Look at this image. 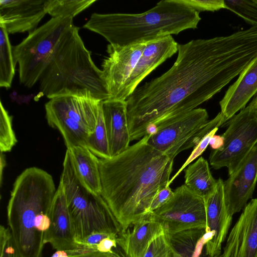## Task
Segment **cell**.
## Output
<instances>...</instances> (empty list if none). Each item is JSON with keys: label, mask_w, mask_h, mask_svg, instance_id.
Masks as SVG:
<instances>
[{"label": "cell", "mask_w": 257, "mask_h": 257, "mask_svg": "<svg viewBox=\"0 0 257 257\" xmlns=\"http://www.w3.org/2000/svg\"><path fill=\"white\" fill-rule=\"evenodd\" d=\"M95 0H48L45 3L47 14L52 18H73L92 5Z\"/></svg>", "instance_id": "484cf974"}, {"label": "cell", "mask_w": 257, "mask_h": 257, "mask_svg": "<svg viewBox=\"0 0 257 257\" xmlns=\"http://www.w3.org/2000/svg\"><path fill=\"white\" fill-rule=\"evenodd\" d=\"M204 200L206 216L205 231L207 238L205 247V254L207 257H218L221 254V246L232 218L227 210L224 181L222 179L217 180L215 191Z\"/></svg>", "instance_id": "5bb4252c"}, {"label": "cell", "mask_w": 257, "mask_h": 257, "mask_svg": "<svg viewBox=\"0 0 257 257\" xmlns=\"http://www.w3.org/2000/svg\"><path fill=\"white\" fill-rule=\"evenodd\" d=\"M73 25L72 18H52L13 47L15 64L19 65L21 84L31 88L39 81L61 36Z\"/></svg>", "instance_id": "9c48e42d"}, {"label": "cell", "mask_w": 257, "mask_h": 257, "mask_svg": "<svg viewBox=\"0 0 257 257\" xmlns=\"http://www.w3.org/2000/svg\"><path fill=\"white\" fill-rule=\"evenodd\" d=\"M222 135L223 145L209 156L210 165L215 169L226 167L232 174L257 143V114L247 105L230 118Z\"/></svg>", "instance_id": "30bf717a"}, {"label": "cell", "mask_w": 257, "mask_h": 257, "mask_svg": "<svg viewBox=\"0 0 257 257\" xmlns=\"http://www.w3.org/2000/svg\"><path fill=\"white\" fill-rule=\"evenodd\" d=\"M257 93V57L239 74L219 102L221 112L228 121L246 107Z\"/></svg>", "instance_id": "44dd1931"}, {"label": "cell", "mask_w": 257, "mask_h": 257, "mask_svg": "<svg viewBox=\"0 0 257 257\" xmlns=\"http://www.w3.org/2000/svg\"><path fill=\"white\" fill-rule=\"evenodd\" d=\"M147 42L122 47L113 46L110 44L107 45L108 55L103 60L101 66L110 94L108 99L119 100L124 85L140 58Z\"/></svg>", "instance_id": "7c38bea8"}, {"label": "cell", "mask_w": 257, "mask_h": 257, "mask_svg": "<svg viewBox=\"0 0 257 257\" xmlns=\"http://www.w3.org/2000/svg\"><path fill=\"white\" fill-rule=\"evenodd\" d=\"M255 113L257 114V93L248 105Z\"/></svg>", "instance_id": "74e56055"}, {"label": "cell", "mask_w": 257, "mask_h": 257, "mask_svg": "<svg viewBox=\"0 0 257 257\" xmlns=\"http://www.w3.org/2000/svg\"><path fill=\"white\" fill-rule=\"evenodd\" d=\"M173 194L174 191L170 186H166L159 191L154 198L148 209V213L160 207L173 196Z\"/></svg>", "instance_id": "836d02e7"}, {"label": "cell", "mask_w": 257, "mask_h": 257, "mask_svg": "<svg viewBox=\"0 0 257 257\" xmlns=\"http://www.w3.org/2000/svg\"><path fill=\"white\" fill-rule=\"evenodd\" d=\"M151 213L168 236L189 229L206 228L205 200L184 184L177 187L168 201Z\"/></svg>", "instance_id": "8fae6325"}, {"label": "cell", "mask_w": 257, "mask_h": 257, "mask_svg": "<svg viewBox=\"0 0 257 257\" xmlns=\"http://www.w3.org/2000/svg\"><path fill=\"white\" fill-rule=\"evenodd\" d=\"M226 120L221 112L208 120L204 108H196L171 120L152 125L147 130L148 143L174 160L181 152L195 147Z\"/></svg>", "instance_id": "52a82bcc"}, {"label": "cell", "mask_w": 257, "mask_h": 257, "mask_svg": "<svg viewBox=\"0 0 257 257\" xmlns=\"http://www.w3.org/2000/svg\"><path fill=\"white\" fill-rule=\"evenodd\" d=\"M86 147L96 156L101 159L111 158L106 130L103 118L102 103L94 132L87 138Z\"/></svg>", "instance_id": "4316f807"}, {"label": "cell", "mask_w": 257, "mask_h": 257, "mask_svg": "<svg viewBox=\"0 0 257 257\" xmlns=\"http://www.w3.org/2000/svg\"><path fill=\"white\" fill-rule=\"evenodd\" d=\"M15 64L9 33L0 24V86L11 87L15 73Z\"/></svg>", "instance_id": "d4e9b609"}, {"label": "cell", "mask_w": 257, "mask_h": 257, "mask_svg": "<svg viewBox=\"0 0 257 257\" xmlns=\"http://www.w3.org/2000/svg\"><path fill=\"white\" fill-rule=\"evenodd\" d=\"M51 257H69L66 251L56 250Z\"/></svg>", "instance_id": "f35d334b"}, {"label": "cell", "mask_w": 257, "mask_h": 257, "mask_svg": "<svg viewBox=\"0 0 257 257\" xmlns=\"http://www.w3.org/2000/svg\"><path fill=\"white\" fill-rule=\"evenodd\" d=\"M184 178V185L204 199L214 192L217 185L207 161L202 157L187 167Z\"/></svg>", "instance_id": "603a6c76"}, {"label": "cell", "mask_w": 257, "mask_h": 257, "mask_svg": "<svg viewBox=\"0 0 257 257\" xmlns=\"http://www.w3.org/2000/svg\"><path fill=\"white\" fill-rule=\"evenodd\" d=\"M0 257H21L8 227L0 226Z\"/></svg>", "instance_id": "4dcf8cb0"}, {"label": "cell", "mask_w": 257, "mask_h": 257, "mask_svg": "<svg viewBox=\"0 0 257 257\" xmlns=\"http://www.w3.org/2000/svg\"><path fill=\"white\" fill-rule=\"evenodd\" d=\"M200 20L199 12L181 0H163L141 14L93 13L83 28L122 47L195 29Z\"/></svg>", "instance_id": "277c9868"}, {"label": "cell", "mask_w": 257, "mask_h": 257, "mask_svg": "<svg viewBox=\"0 0 257 257\" xmlns=\"http://www.w3.org/2000/svg\"><path fill=\"white\" fill-rule=\"evenodd\" d=\"M69 257H111L105 253L94 251V252H85L75 254L69 256Z\"/></svg>", "instance_id": "d590c367"}, {"label": "cell", "mask_w": 257, "mask_h": 257, "mask_svg": "<svg viewBox=\"0 0 257 257\" xmlns=\"http://www.w3.org/2000/svg\"><path fill=\"white\" fill-rule=\"evenodd\" d=\"M70 152L77 173L83 183L94 193L101 191L99 159L86 147L76 146Z\"/></svg>", "instance_id": "7402d4cb"}, {"label": "cell", "mask_w": 257, "mask_h": 257, "mask_svg": "<svg viewBox=\"0 0 257 257\" xmlns=\"http://www.w3.org/2000/svg\"><path fill=\"white\" fill-rule=\"evenodd\" d=\"M44 241L56 250H71L78 246L64 188L60 181L52 204L51 223L44 234Z\"/></svg>", "instance_id": "ac0fdd59"}, {"label": "cell", "mask_w": 257, "mask_h": 257, "mask_svg": "<svg viewBox=\"0 0 257 257\" xmlns=\"http://www.w3.org/2000/svg\"><path fill=\"white\" fill-rule=\"evenodd\" d=\"M218 129L216 128L206 135L201 141L193 148V150L186 161L176 172V173L170 178L168 186H170L174 179L180 174V173L194 160L199 157L205 151L209 145V142L212 137L215 135Z\"/></svg>", "instance_id": "1f68e13d"}, {"label": "cell", "mask_w": 257, "mask_h": 257, "mask_svg": "<svg viewBox=\"0 0 257 257\" xmlns=\"http://www.w3.org/2000/svg\"><path fill=\"white\" fill-rule=\"evenodd\" d=\"M144 257H174L169 237L165 232L152 240Z\"/></svg>", "instance_id": "f546056e"}, {"label": "cell", "mask_w": 257, "mask_h": 257, "mask_svg": "<svg viewBox=\"0 0 257 257\" xmlns=\"http://www.w3.org/2000/svg\"><path fill=\"white\" fill-rule=\"evenodd\" d=\"M257 183V143L236 170L224 181V193L228 214L239 212L253 195Z\"/></svg>", "instance_id": "4fadbf2b"}, {"label": "cell", "mask_w": 257, "mask_h": 257, "mask_svg": "<svg viewBox=\"0 0 257 257\" xmlns=\"http://www.w3.org/2000/svg\"><path fill=\"white\" fill-rule=\"evenodd\" d=\"M181 1L198 12H215L221 9H226L223 0H181Z\"/></svg>", "instance_id": "d6a6232c"}, {"label": "cell", "mask_w": 257, "mask_h": 257, "mask_svg": "<svg viewBox=\"0 0 257 257\" xmlns=\"http://www.w3.org/2000/svg\"><path fill=\"white\" fill-rule=\"evenodd\" d=\"M218 257H257V198L244 207Z\"/></svg>", "instance_id": "9a60e30c"}, {"label": "cell", "mask_w": 257, "mask_h": 257, "mask_svg": "<svg viewBox=\"0 0 257 257\" xmlns=\"http://www.w3.org/2000/svg\"><path fill=\"white\" fill-rule=\"evenodd\" d=\"M60 181L64 188L76 242L94 232L120 233L121 226L101 195L90 190L79 178L68 149Z\"/></svg>", "instance_id": "8992f818"}, {"label": "cell", "mask_w": 257, "mask_h": 257, "mask_svg": "<svg viewBox=\"0 0 257 257\" xmlns=\"http://www.w3.org/2000/svg\"><path fill=\"white\" fill-rule=\"evenodd\" d=\"M102 110L111 158L126 150L131 141L125 101L107 99Z\"/></svg>", "instance_id": "ffe728a7"}, {"label": "cell", "mask_w": 257, "mask_h": 257, "mask_svg": "<svg viewBox=\"0 0 257 257\" xmlns=\"http://www.w3.org/2000/svg\"><path fill=\"white\" fill-rule=\"evenodd\" d=\"M17 140L13 129L12 118L0 102V150L1 152H10Z\"/></svg>", "instance_id": "83f0119b"}, {"label": "cell", "mask_w": 257, "mask_h": 257, "mask_svg": "<svg viewBox=\"0 0 257 257\" xmlns=\"http://www.w3.org/2000/svg\"><path fill=\"white\" fill-rule=\"evenodd\" d=\"M149 137L116 156L99 159L100 195L121 231L148 214L154 198L170 179L174 160L150 146Z\"/></svg>", "instance_id": "7a4b0ae2"}, {"label": "cell", "mask_w": 257, "mask_h": 257, "mask_svg": "<svg viewBox=\"0 0 257 257\" xmlns=\"http://www.w3.org/2000/svg\"><path fill=\"white\" fill-rule=\"evenodd\" d=\"M0 160V183L1 184H2L3 179V172L6 165L5 157L3 152L1 153Z\"/></svg>", "instance_id": "8d00e7d4"}, {"label": "cell", "mask_w": 257, "mask_h": 257, "mask_svg": "<svg viewBox=\"0 0 257 257\" xmlns=\"http://www.w3.org/2000/svg\"><path fill=\"white\" fill-rule=\"evenodd\" d=\"M45 0H1L0 24L9 34L34 31L47 12Z\"/></svg>", "instance_id": "e0dca14e"}, {"label": "cell", "mask_w": 257, "mask_h": 257, "mask_svg": "<svg viewBox=\"0 0 257 257\" xmlns=\"http://www.w3.org/2000/svg\"><path fill=\"white\" fill-rule=\"evenodd\" d=\"M164 232L151 213L121 231L117 242L127 257H144L152 240Z\"/></svg>", "instance_id": "d6986e66"}, {"label": "cell", "mask_w": 257, "mask_h": 257, "mask_svg": "<svg viewBox=\"0 0 257 257\" xmlns=\"http://www.w3.org/2000/svg\"><path fill=\"white\" fill-rule=\"evenodd\" d=\"M173 66L125 100L131 141L151 125L192 110L219 92L257 57V27L178 44Z\"/></svg>", "instance_id": "6da1fadb"}, {"label": "cell", "mask_w": 257, "mask_h": 257, "mask_svg": "<svg viewBox=\"0 0 257 257\" xmlns=\"http://www.w3.org/2000/svg\"><path fill=\"white\" fill-rule=\"evenodd\" d=\"M168 237L174 257H201L207 241L205 228L189 229Z\"/></svg>", "instance_id": "cb8c5ba5"}, {"label": "cell", "mask_w": 257, "mask_h": 257, "mask_svg": "<svg viewBox=\"0 0 257 257\" xmlns=\"http://www.w3.org/2000/svg\"><path fill=\"white\" fill-rule=\"evenodd\" d=\"M102 101L75 95L52 98L45 105L47 122L60 132L67 149L86 147L95 130Z\"/></svg>", "instance_id": "ba28073f"}, {"label": "cell", "mask_w": 257, "mask_h": 257, "mask_svg": "<svg viewBox=\"0 0 257 257\" xmlns=\"http://www.w3.org/2000/svg\"><path fill=\"white\" fill-rule=\"evenodd\" d=\"M178 46L171 35L148 42L124 85L119 100L125 101L148 74L177 52Z\"/></svg>", "instance_id": "2e32d148"}, {"label": "cell", "mask_w": 257, "mask_h": 257, "mask_svg": "<svg viewBox=\"0 0 257 257\" xmlns=\"http://www.w3.org/2000/svg\"><path fill=\"white\" fill-rule=\"evenodd\" d=\"M223 145V139L220 135H214L209 142V145L213 150H218Z\"/></svg>", "instance_id": "e575fe53"}, {"label": "cell", "mask_w": 257, "mask_h": 257, "mask_svg": "<svg viewBox=\"0 0 257 257\" xmlns=\"http://www.w3.org/2000/svg\"><path fill=\"white\" fill-rule=\"evenodd\" d=\"M57 189L52 176L30 167L17 178L7 206V218L21 257H42L44 234L51 223V209Z\"/></svg>", "instance_id": "3957f363"}, {"label": "cell", "mask_w": 257, "mask_h": 257, "mask_svg": "<svg viewBox=\"0 0 257 257\" xmlns=\"http://www.w3.org/2000/svg\"><path fill=\"white\" fill-rule=\"evenodd\" d=\"M224 2L226 9L242 18L252 26L257 27V0H225Z\"/></svg>", "instance_id": "f1b7e54d"}, {"label": "cell", "mask_w": 257, "mask_h": 257, "mask_svg": "<svg viewBox=\"0 0 257 257\" xmlns=\"http://www.w3.org/2000/svg\"><path fill=\"white\" fill-rule=\"evenodd\" d=\"M39 81L41 93L50 99L66 95L101 101L110 97L103 72L74 25L61 36Z\"/></svg>", "instance_id": "5b68a950"}]
</instances>
